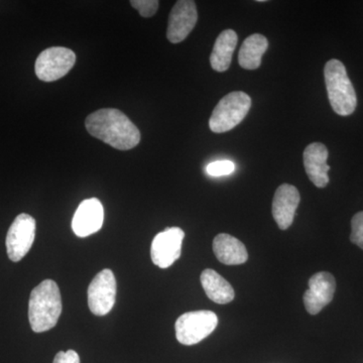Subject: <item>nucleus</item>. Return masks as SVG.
Here are the masks:
<instances>
[{
	"mask_svg": "<svg viewBox=\"0 0 363 363\" xmlns=\"http://www.w3.org/2000/svg\"><path fill=\"white\" fill-rule=\"evenodd\" d=\"M85 126L91 135L116 150H131L140 142V133L135 124L118 109L93 112L86 118Z\"/></svg>",
	"mask_w": 363,
	"mask_h": 363,
	"instance_id": "obj_1",
	"label": "nucleus"
},
{
	"mask_svg": "<svg viewBox=\"0 0 363 363\" xmlns=\"http://www.w3.org/2000/svg\"><path fill=\"white\" fill-rule=\"evenodd\" d=\"M61 292L56 281L45 279L32 291L28 301V320L35 333L51 330L62 314Z\"/></svg>",
	"mask_w": 363,
	"mask_h": 363,
	"instance_id": "obj_2",
	"label": "nucleus"
},
{
	"mask_svg": "<svg viewBox=\"0 0 363 363\" xmlns=\"http://www.w3.org/2000/svg\"><path fill=\"white\" fill-rule=\"evenodd\" d=\"M324 77L329 102L333 111L341 116L352 114L357 108V93L343 63L336 59L327 62Z\"/></svg>",
	"mask_w": 363,
	"mask_h": 363,
	"instance_id": "obj_3",
	"label": "nucleus"
},
{
	"mask_svg": "<svg viewBox=\"0 0 363 363\" xmlns=\"http://www.w3.org/2000/svg\"><path fill=\"white\" fill-rule=\"evenodd\" d=\"M252 107V99L241 91L230 92L222 98L215 107L209 119L210 130L223 133L238 126L247 116Z\"/></svg>",
	"mask_w": 363,
	"mask_h": 363,
	"instance_id": "obj_4",
	"label": "nucleus"
},
{
	"mask_svg": "<svg viewBox=\"0 0 363 363\" xmlns=\"http://www.w3.org/2000/svg\"><path fill=\"white\" fill-rule=\"evenodd\" d=\"M218 325V317L207 310L181 315L175 324L176 337L183 345H195L212 333Z\"/></svg>",
	"mask_w": 363,
	"mask_h": 363,
	"instance_id": "obj_5",
	"label": "nucleus"
},
{
	"mask_svg": "<svg viewBox=\"0 0 363 363\" xmlns=\"http://www.w3.org/2000/svg\"><path fill=\"white\" fill-rule=\"evenodd\" d=\"M76 55L64 47H52L40 52L35 61L37 77L44 82L59 80L75 65Z\"/></svg>",
	"mask_w": 363,
	"mask_h": 363,
	"instance_id": "obj_6",
	"label": "nucleus"
},
{
	"mask_svg": "<svg viewBox=\"0 0 363 363\" xmlns=\"http://www.w3.org/2000/svg\"><path fill=\"white\" fill-rule=\"evenodd\" d=\"M37 224L30 215L21 213L14 219L6 235V252L9 259L20 262L30 252L35 238Z\"/></svg>",
	"mask_w": 363,
	"mask_h": 363,
	"instance_id": "obj_7",
	"label": "nucleus"
},
{
	"mask_svg": "<svg viewBox=\"0 0 363 363\" xmlns=\"http://www.w3.org/2000/svg\"><path fill=\"white\" fill-rule=\"evenodd\" d=\"M116 279L111 269H105L97 274L88 286V306L96 316H104L116 304Z\"/></svg>",
	"mask_w": 363,
	"mask_h": 363,
	"instance_id": "obj_8",
	"label": "nucleus"
},
{
	"mask_svg": "<svg viewBox=\"0 0 363 363\" xmlns=\"http://www.w3.org/2000/svg\"><path fill=\"white\" fill-rule=\"evenodd\" d=\"M185 233L179 227H169L157 234L150 247L152 262L161 269H168L180 259Z\"/></svg>",
	"mask_w": 363,
	"mask_h": 363,
	"instance_id": "obj_9",
	"label": "nucleus"
},
{
	"mask_svg": "<svg viewBox=\"0 0 363 363\" xmlns=\"http://www.w3.org/2000/svg\"><path fill=\"white\" fill-rule=\"evenodd\" d=\"M336 290L335 278L327 272L315 274L309 279V289L306 291L303 301L309 314H319L333 300Z\"/></svg>",
	"mask_w": 363,
	"mask_h": 363,
	"instance_id": "obj_10",
	"label": "nucleus"
},
{
	"mask_svg": "<svg viewBox=\"0 0 363 363\" xmlns=\"http://www.w3.org/2000/svg\"><path fill=\"white\" fill-rule=\"evenodd\" d=\"M198 13L192 0H179L169 16L167 38L172 44H179L188 37L197 23Z\"/></svg>",
	"mask_w": 363,
	"mask_h": 363,
	"instance_id": "obj_11",
	"label": "nucleus"
},
{
	"mask_svg": "<svg viewBox=\"0 0 363 363\" xmlns=\"http://www.w3.org/2000/svg\"><path fill=\"white\" fill-rule=\"evenodd\" d=\"M104 221V205L96 198H91L79 205L72 220V229L79 238H87L99 231Z\"/></svg>",
	"mask_w": 363,
	"mask_h": 363,
	"instance_id": "obj_12",
	"label": "nucleus"
},
{
	"mask_svg": "<svg viewBox=\"0 0 363 363\" xmlns=\"http://www.w3.org/2000/svg\"><path fill=\"white\" fill-rule=\"evenodd\" d=\"M300 201V193L295 186L283 184L277 189L272 200V217L279 229L286 230L292 225Z\"/></svg>",
	"mask_w": 363,
	"mask_h": 363,
	"instance_id": "obj_13",
	"label": "nucleus"
},
{
	"mask_svg": "<svg viewBox=\"0 0 363 363\" xmlns=\"http://www.w3.org/2000/svg\"><path fill=\"white\" fill-rule=\"evenodd\" d=\"M328 155L326 145L321 143H313L304 150L306 173L318 188H325L329 183L330 166L327 164Z\"/></svg>",
	"mask_w": 363,
	"mask_h": 363,
	"instance_id": "obj_14",
	"label": "nucleus"
},
{
	"mask_svg": "<svg viewBox=\"0 0 363 363\" xmlns=\"http://www.w3.org/2000/svg\"><path fill=\"white\" fill-rule=\"evenodd\" d=\"M213 252L216 259L226 266H238L248 259L245 245L227 233L218 234L214 238Z\"/></svg>",
	"mask_w": 363,
	"mask_h": 363,
	"instance_id": "obj_15",
	"label": "nucleus"
},
{
	"mask_svg": "<svg viewBox=\"0 0 363 363\" xmlns=\"http://www.w3.org/2000/svg\"><path fill=\"white\" fill-rule=\"evenodd\" d=\"M200 279L207 297L216 304H228L235 297L233 286L213 269H204Z\"/></svg>",
	"mask_w": 363,
	"mask_h": 363,
	"instance_id": "obj_16",
	"label": "nucleus"
},
{
	"mask_svg": "<svg viewBox=\"0 0 363 363\" xmlns=\"http://www.w3.org/2000/svg\"><path fill=\"white\" fill-rule=\"evenodd\" d=\"M238 42V33L233 30H223L218 35L210 56V64L213 70L217 72L228 70Z\"/></svg>",
	"mask_w": 363,
	"mask_h": 363,
	"instance_id": "obj_17",
	"label": "nucleus"
},
{
	"mask_svg": "<svg viewBox=\"0 0 363 363\" xmlns=\"http://www.w3.org/2000/svg\"><path fill=\"white\" fill-rule=\"evenodd\" d=\"M269 48V40L259 33L250 35L241 45L238 62L243 69L255 70L262 64V56Z\"/></svg>",
	"mask_w": 363,
	"mask_h": 363,
	"instance_id": "obj_18",
	"label": "nucleus"
},
{
	"mask_svg": "<svg viewBox=\"0 0 363 363\" xmlns=\"http://www.w3.org/2000/svg\"><path fill=\"white\" fill-rule=\"evenodd\" d=\"M130 4L143 18H152L157 13L160 2L157 0H131Z\"/></svg>",
	"mask_w": 363,
	"mask_h": 363,
	"instance_id": "obj_19",
	"label": "nucleus"
},
{
	"mask_svg": "<svg viewBox=\"0 0 363 363\" xmlns=\"http://www.w3.org/2000/svg\"><path fill=\"white\" fill-rule=\"evenodd\" d=\"M350 240L363 250V211L355 214L351 220Z\"/></svg>",
	"mask_w": 363,
	"mask_h": 363,
	"instance_id": "obj_20",
	"label": "nucleus"
},
{
	"mask_svg": "<svg viewBox=\"0 0 363 363\" xmlns=\"http://www.w3.org/2000/svg\"><path fill=\"white\" fill-rule=\"evenodd\" d=\"M234 171L235 164L231 161H217L207 166V173L213 177L230 175Z\"/></svg>",
	"mask_w": 363,
	"mask_h": 363,
	"instance_id": "obj_21",
	"label": "nucleus"
},
{
	"mask_svg": "<svg viewBox=\"0 0 363 363\" xmlns=\"http://www.w3.org/2000/svg\"><path fill=\"white\" fill-rule=\"evenodd\" d=\"M52 363H80V357L75 350L60 351Z\"/></svg>",
	"mask_w": 363,
	"mask_h": 363,
	"instance_id": "obj_22",
	"label": "nucleus"
}]
</instances>
